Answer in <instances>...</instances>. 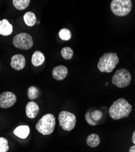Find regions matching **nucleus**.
<instances>
[{"label":"nucleus","instance_id":"0eeeda50","mask_svg":"<svg viewBox=\"0 0 135 152\" xmlns=\"http://www.w3.org/2000/svg\"><path fill=\"white\" fill-rule=\"evenodd\" d=\"M13 45L18 49L23 50L29 49L33 46L32 38L27 33H20L14 37Z\"/></svg>","mask_w":135,"mask_h":152},{"label":"nucleus","instance_id":"f257e3e1","mask_svg":"<svg viewBox=\"0 0 135 152\" xmlns=\"http://www.w3.org/2000/svg\"><path fill=\"white\" fill-rule=\"evenodd\" d=\"M132 111V106L128 101L120 98L113 102L109 109V115L113 120H119L127 118Z\"/></svg>","mask_w":135,"mask_h":152},{"label":"nucleus","instance_id":"7ed1b4c3","mask_svg":"<svg viewBox=\"0 0 135 152\" xmlns=\"http://www.w3.org/2000/svg\"><path fill=\"white\" fill-rule=\"evenodd\" d=\"M55 118L52 114L44 115L35 125L36 130L43 135L51 134L54 130Z\"/></svg>","mask_w":135,"mask_h":152},{"label":"nucleus","instance_id":"6ab92c4d","mask_svg":"<svg viewBox=\"0 0 135 152\" xmlns=\"http://www.w3.org/2000/svg\"><path fill=\"white\" fill-rule=\"evenodd\" d=\"M59 37L63 41H68L71 39L72 34L71 31L66 28L62 29L58 33Z\"/></svg>","mask_w":135,"mask_h":152},{"label":"nucleus","instance_id":"4be33fe9","mask_svg":"<svg viewBox=\"0 0 135 152\" xmlns=\"http://www.w3.org/2000/svg\"><path fill=\"white\" fill-rule=\"evenodd\" d=\"M8 141L4 137H0V152H7L9 150Z\"/></svg>","mask_w":135,"mask_h":152},{"label":"nucleus","instance_id":"1a4fd4ad","mask_svg":"<svg viewBox=\"0 0 135 152\" xmlns=\"http://www.w3.org/2000/svg\"><path fill=\"white\" fill-rule=\"evenodd\" d=\"M26 65V59L21 54H16L12 56L10 65L12 68L17 71L23 69Z\"/></svg>","mask_w":135,"mask_h":152},{"label":"nucleus","instance_id":"b1692460","mask_svg":"<svg viewBox=\"0 0 135 152\" xmlns=\"http://www.w3.org/2000/svg\"><path fill=\"white\" fill-rule=\"evenodd\" d=\"M129 152H135V145L130 147L129 150Z\"/></svg>","mask_w":135,"mask_h":152},{"label":"nucleus","instance_id":"423d86ee","mask_svg":"<svg viewBox=\"0 0 135 152\" xmlns=\"http://www.w3.org/2000/svg\"><path fill=\"white\" fill-rule=\"evenodd\" d=\"M60 125L64 130L71 131L74 129L76 124V117L74 114L66 111H61L58 115Z\"/></svg>","mask_w":135,"mask_h":152},{"label":"nucleus","instance_id":"f03ea898","mask_svg":"<svg viewBox=\"0 0 135 152\" xmlns=\"http://www.w3.org/2000/svg\"><path fill=\"white\" fill-rule=\"evenodd\" d=\"M119 62V58L116 53H104L97 63V68L102 72H112Z\"/></svg>","mask_w":135,"mask_h":152},{"label":"nucleus","instance_id":"9b49d317","mask_svg":"<svg viewBox=\"0 0 135 152\" xmlns=\"http://www.w3.org/2000/svg\"><path fill=\"white\" fill-rule=\"evenodd\" d=\"M39 112V107L36 103L31 101L26 106V113L27 116L30 119H34Z\"/></svg>","mask_w":135,"mask_h":152},{"label":"nucleus","instance_id":"9d476101","mask_svg":"<svg viewBox=\"0 0 135 152\" xmlns=\"http://www.w3.org/2000/svg\"><path fill=\"white\" fill-rule=\"evenodd\" d=\"M68 68L63 65H59L55 67L53 70V77L57 80L64 79L68 75Z\"/></svg>","mask_w":135,"mask_h":152},{"label":"nucleus","instance_id":"2eb2a0df","mask_svg":"<svg viewBox=\"0 0 135 152\" xmlns=\"http://www.w3.org/2000/svg\"><path fill=\"white\" fill-rule=\"evenodd\" d=\"M101 139L99 136L95 133H92L90 134L87 138V145L92 148L97 147L99 145Z\"/></svg>","mask_w":135,"mask_h":152},{"label":"nucleus","instance_id":"39448f33","mask_svg":"<svg viewBox=\"0 0 135 152\" xmlns=\"http://www.w3.org/2000/svg\"><path fill=\"white\" fill-rule=\"evenodd\" d=\"M131 80V74L127 69L124 68L117 69L112 77V83L120 88L128 86Z\"/></svg>","mask_w":135,"mask_h":152},{"label":"nucleus","instance_id":"dca6fc26","mask_svg":"<svg viewBox=\"0 0 135 152\" xmlns=\"http://www.w3.org/2000/svg\"><path fill=\"white\" fill-rule=\"evenodd\" d=\"M23 19L24 23L28 26H34L36 21V18L34 13L32 12H28L24 15Z\"/></svg>","mask_w":135,"mask_h":152},{"label":"nucleus","instance_id":"f3484780","mask_svg":"<svg viewBox=\"0 0 135 152\" xmlns=\"http://www.w3.org/2000/svg\"><path fill=\"white\" fill-rule=\"evenodd\" d=\"M30 2L29 0H14L12 3L17 9L21 10L26 9L29 5Z\"/></svg>","mask_w":135,"mask_h":152},{"label":"nucleus","instance_id":"5701e85b","mask_svg":"<svg viewBox=\"0 0 135 152\" xmlns=\"http://www.w3.org/2000/svg\"><path fill=\"white\" fill-rule=\"evenodd\" d=\"M85 119H86V121L87 122V123L88 124H90V125H92V126H95L97 124V122L93 121L91 118V116H90V112H87L85 114Z\"/></svg>","mask_w":135,"mask_h":152},{"label":"nucleus","instance_id":"4468645a","mask_svg":"<svg viewBox=\"0 0 135 152\" xmlns=\"http://www.w3.org/2000/svg\"><path fill=\"white\" fill-rule=\"evenodd\" d=\"M45 60V58L43 53L39 51V50L35 51L32 56L31 61L32 65L34 66H39L42 65V64H43Z\"/></svg>","mask_w":135,"mask_h":152},{"label":"nucleus","instance_id":"a211bd4d","mask_svg":"<svg viewBox=\"0 0 135 152\" xmlns=\"http://www.w3.org/2000/svg\"><path fill=\"white\" fill-rule=\"evenodd\" d=\"M61 54L63 58L65 60H70L72 58L74 55V52L72 48L70 47H65L63 48L62 50H61Z\"/></svg>","mask_w":135,"mask_h":152},{"label":"nucleus","instance_id":"20e7f679","mask_svg":"<svg viewBox=\"0 0 135 152\" xmlns=\"http://www.w3.org/2000/svg\"><path fill=\"white\" fill-rule=\"evenodd\" d=\"M110 8L115 15L124 17L131 12L132 1L131 0H113L110 4Z\"/></svg>","mask_w":135,"mask_h":152},{"label":"nucleus","instance_id":"ddd939ff","mask_svg":"<svg viewBox=\"0 0 135 152\" xmlns=\"http://www.w3.org/2000/svg\"><path fill=\"white\" fill-rule=\"evenodd\" d=\"M29 132L30 129L28 125L18 126L14 131V134L21 139H26L29 136Z\"/></svg>","mask_w":135,"mask_h":152},{"label":"nucleus","instance_id":"412c9836","mask_svg":"<svg viewBox=\"0 0 135 152\" xmlns=\"http://www.w3.org/2000/svg\"><path fill=\"white\" fill-rule=\"evenodd\" d=\"M90 116H91V118L92 120L97 123L102 118L103 113L101 111L96 110L93 111L90 114Z\"/></svg>","mask_w":135,"mask_h":152},{"label":"nucleus","instance_id":"393cba45","mask_svg":"<svg viewBox=\"0 0 135 152\" xmlns=\"http://www.w3.org/2000/svg\"><path fill=\"white\" fill-rule=\"evenodd\" d=\"M132 141L133 142L134 144L135 145V130L134 131L133 133V136H132Z\"/></svg>","mask_w":135,"mask_h":152},{"label":"nucleus","instance_id":"aec40b11","mask_svg":"<svg viewBox=\"0 0 135 152\" xmlns=\"http://www.w3.org/2000/svg\"><path fill=\"white\" fill-rule=\"evenodd\" d=\"M28 97L30 100H34L36 98H37L39 97V89L36 87L34 86H31L28 88Z\"/></svg>","mask_w":135,"mask_h":152},{"label":"nucleus","instance_id":"6e6552de","mask_svg":"<svg viewBox=\"0 0 135 152\" xmlns=\"http://www.w3.org/2000/svg\"><path fill=\"white\" fill-rule=\"evenodd\" d=\"M17 102L15 94L10 91H6L0 94V107L8 108L13 106Z\"/></svg>","mask_w":135,"mask_h":152},{"label":"nucleus","instance_id":"f8f14e48","mask_svg":"<svg viewBox=\"0 0 135 152\" xmlns=\"http://www.w3.org/2000/svg\"><path fill=\"white\" fill-rule=\"evenodd\" d=\"M13 31V26L6 19L0 20V35L7 36L10 35Z\"/></svg>","mask_w":135,"mask_h":152}]
</instances>
